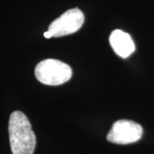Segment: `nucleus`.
Wrapping results in <instances>:
<instances>
[{
	"label": "nucleus",
	"instance_id": "nucleus-1",
	"mask_svg": "<svg viewBox=\"0 0 154 154\" xmlns=\"http://www.w3.org/2000/svg\"><path fill=\"white\" fill-rule=\"evenodd\" d=\"M10 143L13 154H33L36 138L31 123L22 111H14L9 121Z\"/></svg>",
	"mask_w": 154,
	"mask_h": 154
},
{
	"label": "nucleus",
	"instance_id": "nucleus-2",
	"mask_svg": "<svg viewBox=\"0 0 154 154\" xmlns=\"http://www.w3.org/2000/svg\"><path fill=\"white\" fill-rule=\"evenodd\" d=\"M34 74L40 83L48 86H58L70 80L72 69L63 62L57 59H45L37 64Z\"/></svg>",
	"mask_w": 154,
	"mask_h": 154
},
{
	"label": "nucleus",
	"instance_id": "nucleus-3",
	"mask_svg": "<svg viewBox=\"0 0 154 154\" xmlns=\"http://www.w3.org/2000/svg\"><path fill=\"white\" fill-rule=\"evenodd\" d=\"M143 134V128L139 123L131 120H118L113 123L107 134L109 142L118 145H127L138 141Z\"/></svg>",
	"mask_w": 154,
	"mask_h": 154
},
{
	"label": "nucleus",
	"instance_id": "nucleus-4",
	"mask_svg": "<svg viewBox=\"0 0 154 154\" xmlns=\"http://www.w3.org/2000/svg\"><path fill=\"white\" fill-rule=\"evenodd\" d=\"M84 19V15L79 9L69 10L50 24L48 31L51 37H62L71 34L82 27Z\"/></svg>",
	"mask_w": 154,
	"mask_h": 154
},
{
	"label": "nucleus",
	"instance_id": "nucleus-5",
	"mask_svg": "<svg viewBox=\"0 0 154 154\" xmlns=\"http://www.w3.org/2000/svg\"><path fill=\"white\" fill-rule=\"evenodd\" d=\"M109 40L113 51L122 58L128 57L135 51V45L131 36L122 30H114Z\"/></svg>",
	"mask_w": 154,
	"mask_h": 154
},
{
	"label": "nucleus",
	"instance_id": "nucleus-6",
	"mask_svg": "<svg viewBox=\"0 0 154 154\" xmlns=\"http://www.w3.org/2000/svg\"><path fill=\"white\" fill-rule=\"evenodd\" d=\"M44 36H45V38H51V33H50L49 31L45 32V33H44Z\"/></svg>",
	"mask_w": 154,
	"mask_h": 154
}]
</instances>
